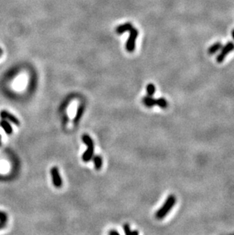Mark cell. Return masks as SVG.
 I'll return each mask as SVG.
<instances>
[{
    "instance_id": "cell-1",
    "label": "cell",
    "mask_w": 234,
    "mask_h": 235,
    "mask_svg": "<svg viewBox=\"0 0 234 235\" xmlns=\"http://www.w3.org/2000/svg\"><path fill=\"white\" fill-rule=\"evenodd\" d=\"M125 31H129L130 35H129V39L126 42V48L127 51L132 52L135 50V41H136L137 37L138 36V31L135 27H134L130 23H126V24H121L116 29V32L118 34H121Z\"/></svg>"
},
{
    "instance_id": "cell-2",
    "label": "cell",
    "mask_w": 234,
    "mask_h": 235,
    "mask_svg": "<svg viewBox=\"0 0 234 235\" xmlns=\"http://www.w3.org/2000/svg\"><path fill=\"white\" fill-rule=\"evenodd\" d=\"M176 203V198L174 195H170L166 198V201L164 202L163 205L160 207V208L158 210V212L155 214V217L157 219L161 220L164 218L168 213L170 212V210L173 208L175 204Z\"/></svg>"
},
{
    "instance_id": "cell-3",
    "label": "cell",
    "mask_w": 234,
    "mask_h": 235,
    "mask_svg": "<svg viewBox=\"0 0 234 235\" xmlns=\"http://www.w3.org/2000/svg\"><path fill=\"white\" fill-rule=\"evenodd\" d=\"M50 174H51L52 180H53L54 187L58 189L61 188L62 186H63V179L60 176L58 167H55V166L52 167L51 170H50Z\"/></svg>"
},
{
    "instance_id": "cell-4",
    "label": "cell",
    "mask_w": 234,
    "mask_h": 235,
    "mask_svg": "<svg viewBox=\"0 0 234 235\" xmlns=\"http://www.w3.org/2000/svg\"><path fill=\"white\" fill-rule=\"evenodd\" d=\"M234 50V44L233 42H229L224 46L221 48V52L218 54L217 57V62L220 63V62H224L225 60V57L229 54V52Z\"/></svg>"
},
{
    "instance_id": "cell-5",
    "label": "cell",
    "mask_w": 234,
    "mask_h": 235,
    "mask_svg": "<svg viewBox=\"0 0 234 235\" xmlns=\"http://www.w3.org/2000/svg\"><path fill=\"white\" fill-rule=\"evenodd\" d=\"M0 118L6 120H8L10 123H12L13 124H14L17 126H20L21 124L20 120L14 115H13L12 113L9 112V111H6V110H2V111H0Z\"/></svg>"
},
{
    "instance_id": "cell-6",
    "label": "cell",
    "mask_w": 234,
    "mask_h": 235,
    "mask_svg": "<svg viewBox=\"0 0 234 235\" xmlns=\"http://www.w3.org/2000/svg\"><path fill=\"white\" fill-rule=\"evenodd\" d=\"M94 154V146L88 147L87 150L82 154V160L84 162H89L92 160Z\"/></svg>"
},
{
    "instance_id": "cell-7",
    "label": "cell",
    "mask_w": 234,
    "mask_h": 235,
    "mask_svg": "<svg viewBox=\"0 0 234 235\" xmlns=\"http://www.w3.org/2000/svg\"><path fill=\"white\" fill-rule=\"evenodd\" d=\"M0 126L3 129V130L5 131V132L7 135H11L13 132V129L12 126H11L10 122H9L8 120L4 119H2L0 120Z\"/></svg>"
},
{
    "instance_id": "cell-8",
    "label": "cell",
    "mask_w": 234,
    "mask_h": 235,
    "mask_svg": "<svg viewBox=\"0 0 234 235\" xmlns=\"http://www.w3.org/2000/svg\"><path fill=\"white\" fill-rule=\"evenodd\" d=\"M142 103H143L144 105L146 106L147 107L151 108L156 105V99L154 98L153 96L147 95V96L143 98V99H142Z\"/></svg>"
},
{
    "instance_id": "cell-9",
    "label": "cell",
    "mask_w": 234,
    "mask_h": 235,
    "mask_svg": "<svg viewBox=\"0 0 234 235\" xmlns=\"http://www.w3.org/2000/svg\"><path fill=\"white\" fill-rule=\"evenodd\" d=\"M222 44L220 42H217L215 44H212L210 47L207 50V52H208L209 55H213V54L216 53L218 50H220L222 48Z\"/></svg>"
},
{
    "instance_id": "cell-10",
    "label": "cell",
    "mask_w": 234,
    "mask_h": 235,
    "mask_svg": "<svg viewBox=\"0 0 234 235\" xmlns=\"http://www.w3.org/2000/svg\"><path fill=\"white\" fill-rule=\"evenodd\" d=\"M92 159L93 161H94V167H95L96 170H101L103 165V159L102 157H101V156L99 155V154H96V155L94 154Z\"/></svg>"
},
{
    "instance_id": "cell-11",
    "label": "cell",
    "mask_w": 234,
    "mask_h": 235,
    "mask_svg": "<svg viewBox=\"0 0 234 235\" xmlns=\"http://www.w3.org/2000/svg\"><path fill=\"white\" fill-rule=\"evenodd\" d=\"M84 105H82V104L79 105V106H78V110H77L76 114H75L73 122H74L75 123H78V122H79L80 120H81V118L82 117L83 113H84Z\"/></svg>"
},
{
    "instance_id": "cell-12",
    "label": "cell",
    "mask_w": 234,
    "mask_h": 235,
    "mask_svg": "<svg viewBox=\"0 0 234 235\" xmlns=\"http://www.w3.org/2000/svg\"><path fill=\"white\" fill-rule=\"evenodd\" d=\"M82 142L87 147H90V146H94V140L92 138L89 136L88 134H84L82 136Z\"/></svg>"
},
{
    "instance_id": "cell-13",
    "label": "cell",
    "mask_w": 234,
    "mask_h": 235,
    "mask_svg": "<svg viewBox=\"0 0 234 235\" xmlns=\"http://www.w3.org/2000/svg\"><path fill=\"white\" fill-rule=\"evenodd\" d=\"M156 105L162 109H166L168 106V102L165 98H160L158 99H156Z\"/></svg>"
},
{
    "instance_id": "cell-14",
    "label": "cell",
    "mask_w": 234,
    "mask_h": 235,
    "mask_svg": "<svg viewBox=\"0 0 234 235\" xmlns=\"http://www.w3.org/2000/svg\"><path fill=\"white\" fill-rule=\"evenodd\" d=\"M146 91L147 94L149 95V96H153L155 94V92H156V87H155V85L154 84H148L146 86Z\"/></svg>"
},
{
    "instance_id": "cell-15",
    "label": "cell",
    "mask_w": 234,
    "mask_h": 235,
    "mask_svg": "<svg viewBox=\"0 0 234 235\" xmlns=\"http://www.w3.org/2000/svg\"><path fill=\"white\" fill-rule=\"evenodd\" d=\"M8 221V215L5 212L0 211V221L7 222Z\"/></svg>"
},
{
    "instance_id": "cell-16",
    "label": "cell",
    "mask_w": 234,
    "mask_h": 235,
    "mask_svg": "<svg viewBox=\"0 0 234 235\" xmlns=\"http://www.w3.org/2000/svg\"><path fill=\"white\" fill-rule=\"evenodd\" d=\"M123 231H124V233H125V234H131V232H132V231H131L130 225H129V224H124L123 225Z\"/></svg>"
},
{
    "instance_id": "cell-17",
    "label": "cell",
    "mask_w": 234,
    "mask_h": 235,
    "mask_svg": "<svg viewBox=\"0 0 234 235\" xmlns=\"http://www.w3.org/2000/svg\"><path fill=\"white\" fill-rule=\"evenodd\" d=\"M6 224H7V222H4V221H0V230L2 229V228H6Z\"/></svg>"
},
{
    "instance_id": "cell-18",
    "label": "cell",
    "mask_w": 234,
    "mask_h": 235,
    "mask_svg": "<svg viewBox=\"0 0 234 235\" xmlns=\"http://www.w3.org/2000/svg\"><path fill=\"white\" fill-rule=\"evenodd\" d=\"M109 234H110V235H113V234L119 235V233L117 231H116V230H112V231H109Z\"/></svg>"
},
{
    "instance_id": "cell-19",
    "label": "cell",
    "mask_w": 234,
    "mask_h": 235,
    "mask_svg": "<svg viewBox=\"0 0 234 235\" xmlns=\"http://www.w3.org/2000/svg\"><path fill=\"white\" fill-rule=\"evenodd\" d=\"M139 232L138 231H133L131 232V234H138Z\"/></svg>"
},
{
    "instance_id": "cell-20",
    "label": "cell",
    "mask_w": 234,
    "mask_h": 235,
    "mask_svg": "<svg viewBox=\"0 0 234 235\" xmlns=\"http://www.w3.org/2000/svg\"><path fill=\"white\" fill-rule=\"evenodd\" d=\"M232 37H233V38L234 39V29L232 31Z\"/></svg>"
},
{
    "instance_id": "cell-21",
    "label": "cell",
    "mask_w": 234,
    "mask_h": 235,
    "mask_svg": "<svg viewBox=\"0 0 234 235\" xmlns=\"http://www.w3.org/2000/svg\"><path fill=\"white\" fill-rule=\"evenodd\" d=\"M1 140H2V137H1V135H0V145H1Z\"/></svg>"
}]
</instances>
